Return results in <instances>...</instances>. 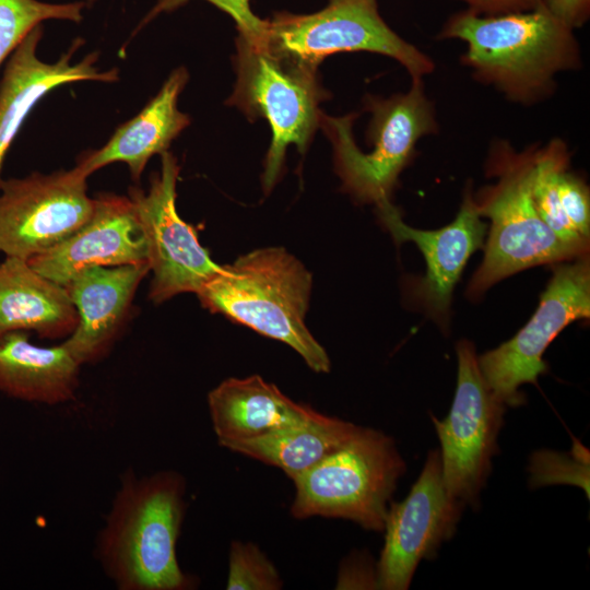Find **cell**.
<instances>
[{"label": "cell", "mask_w": 590, "mask_h": 590, "mask_svg": "<svg viewBox=\"0 0 590 590\" xmlns=\"http://www.w3.org/2000/svg\"><path fill=\"white\" fill-rule=\"evenodd\" d=\"M463 508L446 488L440 451L432 450L408 496L389 505L376 588L408 589L421 560L455 534Z\"/></svg>", "instance_id": "4fadbf2b"}, {"label": "cell", "mask_w": 590, "mask_h": 590, "mask_svg": "<svg viewBox=\"0 0 590 590\" xmlns=\"http://www.w3.org/2000/svg\"><path fill=\"white\" fill-rule=\"evenodd\" d=\"M438 38L464 42L461 61L473 78L521 105L551 96L556 74L581 64L574 30L543 5L500 15L464 10L447 20Z\"/></svg>", "instance_id": "6da1fadb"}, {"label": "cell", "mask_w": 590, "mask_h": 590, "mask_svg": "<svg viewBox=\"0 0 590 590\" xmlns=\"http://www.w3.org/2000/svg\"><path fill=\"white\" fill-rule=\"evenodd\" d=\"M538 148L518 151L503 139L491 143L485 172L495 181L473 194L477 213L489 219L491 226L483 261L468 285L471 298L522 270L589 253V248L557 237L535 209L532 184Z\"/></svg>", "instance_id": "3957f363"}, {"label": "cell", "mask_w": 590, "mask_h": 590, "mask_svg": "<svg viewBox=\"0 0 590 590\" xmlns=\"http://www.w3.org/2000/svg\"><path fill=\"white\" fill-rule=\"evenodd\" d=\"M234 58L237 74L226 104L250 120L264 118L272 139L264 161L263 190L268 193L280 177L291 144L304 154L314 138L329 97L314 68L238 36Z\"/></svg>", "instance_id": "8992f818"}, {"label": "cell", "mask_w": 590, "mask_h": 590, "mask_svg": "<svg viewBox=\"0 0 590 590\" xmlns=\"http://www.w3.org/2000/svg\"><path fill=\"white\" fill-rule=\"evenodd\" d=\"M553 266L531 319L514 338L477 357L486 384L506 406L523 403L519 388L546 373L543 355L557 334L576 320L589 319V253Z\"/></svg>", "instance_id": "30bf717a"}, {"label": "cell", "mask_w": 590, "mask_h": 590, "mask_svg": "<svg viewBox=\"0 0 590 590\" xmlns=\"http://www.w3.org/2000/svg\"><path fill=\"white\" fill-rule=\"evenodd\" d=\"M208 408L220 446L263 437L298 424L316 412L294 402L258 375L222 381L208 393Z\"/></svg>", "instance_id": "d6986e66"}, {"label": "cell", "mask_w": 590, "mask_h": 590, "mask_svg": "<svg viewBox=\"0 0 590 590\" xmlns=\"http://www.w3.org/2000/svg\"><path fill=\"white\" fill-rule=\"evenodd\" d=\"M79 321L64 286L34 270L27 260L0 263V337L15 331L43 339L68 338Z\"/></svg>", "instance_id": "ffe728a7"}, {"label": "cell", "mask_w": 590, "mask_h": 590, "mask_svg": "<svg viewBox=\"0 0 590 590\" xmlns=\"http://www.w3.org/2000/svg\"><path fill=\"white\" fill-rule=\"evenodd\" d=\"M542 5L564 24L575 30L590 15V0H541Z\"/></svg>", "instance_id": "83f0119b"}, {"label": "cell", "mask_w": 590, "mask_h": 590, "mask_svg": "<svg viewBox=\"0 0 590 590\" xmlns=\"http://www.w3.org/2000/svg\"><path fill=\"white\" fill-rule=\"evenodd\" d=\"M311 286L299 260L284 248L268 247L222 266L196 294L211 312L290 345L314 371L328 373L329 356L305 323Z\"/></svg>", "instance_id": "277c9868"}, {"label": "cell", "mask_w": 590, "mask_h": 590, "mask_svg": "<svg viewBox=\"0 0 590 590\" xmlns=\"http://www.w3.org/2000/svg\"><path fill=\"white\" fill-rule=\"evenodd\" d=\"M190 0H156L154 7L144 16L134 33L146 25L161 13L172 12ZM232 16L239 31L240 37L253 44L264 42L268 20L253 14L250 0H205Z\"/></svg>", "instance_id": "484cf974"}, {"label": "cell", "mask_w": 590, "mask_h": 590, "mask_svg": "<svg viewBox=\"0 0 590 590\" xmlns=\"http://www.w3.org/2000/svg\"><path fill=\"white\" fill-rule=\"evenodd\" d=\"M161 170L152 175L146 192L131 187L129 198L146 240L153 276L149 298L161 304L181 293H197L222 270L201 246L196 229L176 210L180 167L168 151L161 154Z\"/></svg>", "instance_id": "8fae6325"}, {"label": "cell", "mask_w": 590, "mask_h": 590, "mask_svg": "<svg viewBox=\"0 0 590 590\" xmlns=\"http://www.w3.org/2000/svg\"><path fill=\"white\" fill-rule=\"evenodd\" d=\"M562 210L575 232L590 238V192L586 181L577 174L564 169L558 181Z\"/></svg>", "instance_id": "4316f807"}, {"label": "cell", "mask_w": 590, "mask_h": 590, "mask_svg": "<svg viewBox=\"0 0 590 590\" xmlns=\"http://www.w3.org/2000/svg\"><path fill=\"white\" fill-rule=\"evenodd\" d=\"M456 351L455 398L448 415L442 420L433 417V423L440 441L446 488L464 506H473L491 474L507 406L486 384L473 343L461 340Z\"/></svg>", "instance_id": "9c48e42d"}, {"label": "cell", "mask_w": 590, "mask_h": 590, "mask_svg": "<svg viewBox=\"0 0 590 590\" xmlns=\"http://www.w3.org/2000/svg\"><path fill=\"white\" fill-rule=\"evenodd\" d=\"M365 108L371 113L367 139L374 150L363 153L355 144L354 114L344 117L321 115L320 127L330 139L335 170L342 189L359 203L390 200L402 170L410 164L420 139L436 134L438 122L423 79H412L405 93L388 98L367 95Z\"/></svg>", "instance_id": "5b68a950"}, {"label": "cell", "mask_w": 590, "mask_h": 590, "mask_svg": "<svg viewBox=\"0 0 590 590\" xmlns=\"http://www.w3.org/2000/svg\"><path fill=\"white\" fill-rule=\"evenodd\" d=\"M149 272V263L96 266L78 272L64 285L79 321L62 343L81 365L107 354Z\"/></svg>", "instance_id": "e0dca14e"}, {"label": "cell", "mask_w": 590, "mask_h": 590, "mask_svg": "<svg viewBox=\"0 0 590 590\" xmlns=\"http://www.w3.org/2000/svg\"><path fill=\"white\" fill-rule=\"evenodd\" d=\"M87 177L76 167L0 182V252L28 260L52 248L92 215Z\"/></svg>", "instance_id": "7c38bea8"}, {"label": "cell", "mask_w": 590, "mask_h": 590, "mask_svg": "<svg viewBox=\"0 0 590 590\" xmlns=\"http://www.w3.org/2000/svg\"><path fill=\"white\" fill-rule=\"evenodd\" d=\"M95 0H88L90 3L94 2Z\"/></svg>", "instance_id": "f546056e"}, {"label": "cell", "mask_w": 590, "mask_h": 590, "mask_svg": "<svg viewBox=\"0 0 590 590\" xmlns=\"http://www.w3.org/2000/svg\"><path fill=\"white\" fill-rule=\"evenodd\" d=\"M81 366L63 343L35 345L22 331L0 337V392L10 398L67 403L75 399Z\"/></svg>", "instance_id": "44dd1931"}, {"label": "cell", "mask_w": 590, "mask_h": 590, "mask_svg": "<svg viewBox=\"0 0 590 590\" xmlns=\"http://www.w3.org/2000/svg\"><path fill=\"white\" fill-rule=\"evenodd\" d=\"M262 44L314 68L337 52L369 51L397 60L412 79L435 69L430 57L387 25L377 0H328L312 14L275 13L268 20Z\"/></svg>", "instance_id": "ba28073f"}, {"label": "cell", "mask_w": 590, "mask_h": 590, "mask_svg": "<svg viewBox=\"0 0 590 590\" xmlns=\"http://www.w3.org/2000/svg\"><path fill=\"white\" fill-rule=\"evenodd\" d=\"M469 11L479 15H500L538 9L541 0H460Z\"/></svg>", "instance_id": "f1b7e54d"}, {"label": "cell", "mask_w": 590, "mask_h": 590, "mask_svg": "<svg viewBox=\"0 0 590 590\" xmlns=\"http://www.w3.org/2000/svg\"><path fill=\"white\" fill-rule=\"evenodd\" d=\"M188 79L186 68L175 69L138 115L119 126L105 145L82 154L75 167L88 177L106 165L120 162L128 165L132 179L138 181L149 160L167 152L190 125V117L177 106Z\"/></svg>", "instance_id": "ac0fdd59"}, {"label": "cell", "mask_w": 590, "mask_h": 590, "mask_svg": "<svg viewBox=\"0 0 590 590\" xmlns=\"http://www.w3.org/2000/svg\"><path fill=\"white\" fill-rule=\"evenodd\" d=\"M359 428L316 411L307 420L263 437L221 446L276 467L293 481L339 449Z\"/></svg>", "instance_id": "7402d4cb"}, {"label": "cell", "mask_w": 590, "mask_h": 590, "mask_svg": "<svg viewBox=\"0 0 590 590\" xmlns=\"http://www.w3.org/2000/svg\"><path fill=\"white\" fill-rule=\"evenodd\" d=\"M282 586L278 569L257 545L232 542L226 589L279 590Z\"/></svg>", "instance_id": "d4e9b609"}, {"label": "cell", "mask_w": 590, "mask_h": 590, "mask_svg": "<svg viewBox=\"0 0 590 590\" xmlns=\"http://www.w3.org/2000/svg\"><path fill=\"white\" fill-rule=\"evenodd\" d=\"M84 2L47 3L38 0H0V66L30 32L47 20L80 22Z\"/></svg>", "instance_id": "cb8c5ba5"}, {"label": "cell", "mask_w": 590, "mask_h": 590, "mask_svg": "<svg viewBox=\"0 0 590 590\" xmlns=\"http://www.w3.org/2000/svg\"><path fill=\"white\" fill-rule=\"evenodd\" d=\"M186 482L175 471L146 476L126 472L96 540V555L119 590H186L176 544L182 526Z\"/></svg>", "instance_id": "7a4b0ae2"}, {"label": "cell", "mask_w": 590, "mask_h": 590, "mask_svg": "<svg viewBox=\"0 0 590 590\" xmlns=\"http://www.w3.org/2000/svg\"><path fill=\"white\" fill-rule=\"evenodd\" d=\"M43 25L34 27L11 54L0 81V182L5 155L33 107L51 90L82 81L116 82L117 69L101 71L96 67L97 52L86 55L79 62L71 59L83 39L76 38L56 62L37 57L43 37Z\"/></svg>", "instance_id": "2e32d148"}, {"label": "cell", "mask_w": 590, "mask_h": 590, "mask_svg": "<svg viewBox=\"0 0 590 590\" xmlns=\"http://www.w3.org/2000/svg\"><path fill=\"white\" fill-rule=\"evenodd\" d=\"M377 214L397 244L414 243L426 262V273L413 287L420 307L445 328L453 288L469 258L483 246L486 224L481 220L470 189L456 219L438 229H417L406 225L390 200L376 204Z\"/></svg>", "instance_id": "5bb4252c"}, {"label": "cell", "mask_w": 590, "mask_h": 590, "mask_svg": "<svg viewBox=\"0 0 590 590\" xmlns=\"http://www.w3.org/2000/svg\"><path fill=\"white\" fill-rule=\"evenodd\" d=\"M570 152L558 138L538 148L532 184L535 209L543 222L562 240L589 248V240L580 237L566 219L559 201L558 181L564 169L569 167Z\"/></svg>", "instance_id": "603a6c76"}, {"label": "cell", "mask_w": 590, "mask_h": 590, "mask_svg": "<svg viewBox=\"0 0 590 590\" xmlns=\"http://www.w3.org/2000/svg\"><path fill=\"white\" fill-rule=\"evenodd\" d=\"M45 278L64 286L83 269L149 263L148 246L129 197L101 193L90 219L47 251L27 260Z\"/></svg>", "instance_id": "9a60e30c"}, {"label": "cell", "mask_w": 590, "mask_h": 590, "mask_svg": "<svg viewBox=\"0 0 590 590\" xmlns=\"http://www.w3.org/2000/svg\"><path fill=\"white\" fill-rule=\"evenodd\" d=\"M405 472L394 440L361 427L339 449L293 480L291 512L296 519L320 516L351 520L384 531L392 494Z\"/></svg>", "instance_id": "52a82bcc"}]
</instances>
